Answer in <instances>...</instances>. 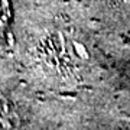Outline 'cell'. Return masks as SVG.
I'll list each match as a JSON object with an SVG mask.
<instances>
[{"label": "cell", "mask_w": 130, "mask_h": 130, "mask_svg": "<svg viewBox=\"0 0 130 130\" xmlns=\"http://www.w3.org/2000/svg\"><path fill=\"white\" fill-rule=\"evenodd\" d=\"M42 56L49 68L59 75L74 74L83 59L75 42L70 41L64 33H52L42 43Z\"/></svg>", "instance_id": "cell-1"}, {"label": "cell", "mask_w": 130, "mask_h": 130, "mask_svg": "<svg viewBox=\"0 0 130 130\" xmlns=\"http://www.w3.org/2000/svg\"><path fill=\"white\" fill-rule=\"evenodd\" d=\"M12 20L13 14L10 0H0V49H6L13 45Z\"/></svg>", "instance_id": "cell-2"}, {"label": "cell", "mask_w": 130, "mask_h": 130, "mask_svg": "<svg viewBox=\"0 0 130 130\" xmlns=\"http://www.w3.org/2000/svg\"><path fill=\"white\" fill-rule=\"evenodd\" d=\"M104 2L114 9L123 12V13L130 14V0H104Z\"/></svg>", "instance_id": "cell-3"}]
</instances>
